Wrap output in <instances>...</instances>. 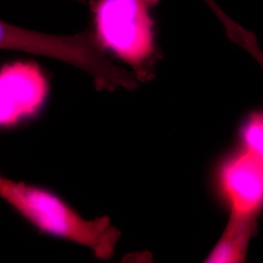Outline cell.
<instances>
[{
	"instance_id": "1",
	"label": "cell",
	"mask_w": 263,
	"mask_h": 263,
	"mask_svg": "<svg viewBox=\"0 0 263 263\" xmlns=\"http://www.w3.org/2000/svg\"><path fill=\"white\" fill-rule=\"evenodd\" d=\"M0 195L41 233L85 246L101 259L115 253L121 232L107 216L85 219L46 188L5 178L0 179Z\"/></svg>"
},
{
	"instance_id": "2",
	"label": "cell",
	"mask_w": 263,
	"mask_h": 263,
	"mask_svg": "<svg viewBox=\"0 0 263 263\" xmlns=\"http://www.w3.org/2000/svg\"><path fill=\"white\" fill-rule=\"evenodd\" d=\"M159 0H94L95 34L105 51L151 79L157 59L152 9Z\"/></svg>"
},
{
	"instance_id": "3",
	"label": "cell",
	"mask_w": 263,
	"mask_h": 263,
	"mask_svg": "<svg viewBox=\"0 0 263 263\" xmlns=\"http://www.w3.org/2000/svg\"><path fill=\"white\" fill-rule=\"evenodd\" d=\"M0 47L63 61L92 76L98 88L114 90L137 87V76L113 64L93 30L70 36H58L19 28L1 21Z\"/></svg>"
},
{
	"instance_id": "4",
	"label": "cell",
	"mask_w": 263,
	"mask_h": 263,
	"mask_svg": "<svg viewBox=\"0 0 263 263\" xmlns=\"http://www.w3.org/2000/svg\"><path fill=\"white\" fill-rule=\"evenodd\" d=\"M215 185L230 218L255 220L263 211V160L241 147L229 152L216 166Z\"/></svg>"
},
{
	"instance_id": "5",
	"label": "cell",
	"mask_w": 263,
	"mask_h": 263,
	"mask_svg": "<svg viewBox=\"0 0 263 263\" xmlns=\"http://www.w3.org/2000/svg\"><path fill=\"white\" fill-rule=\"evenodd\" d=\"M49 93L47 78L34 62H15L0 71V125L13 128L33 117Z\"/></svg>"
},
{
	"instance_id": "6",
	"label": "cell",
	"mask_w": 263,
	"mask_h": 263,
	"mask_svg": "<svg viewBox=\"0 0 263 263\" xmlns=\"http://www.w3.org/2000/svg\"><path fill=\"white\" fill-rule=\"evenodd\" d=\"M255 220L229 218L218 242L206 258L207 262H242L246 259L248 245L254 236Z\"/></svg>"
},
{
	"instance_id": "7",
	"label": "cell",
	"mask_w": 263,
	"mask_h": 263,
	"mask_svg": "<svg viewBox=\"0 0 263 263\" xmlns=\"http://www.w3.org/2000/svg\"><path fill=\"white\" fill-rule=\"evenodd\" d=\"M240 147L263 160V110L249 113L240 124Z\"/></svg>"
},
{
	"instance_id": "8",
	"label": "cell",
	"mask_w": 263,
	"mask_h": 263,
	"mask_svg": "<svg viewBox=\"0 0 263 263\" xmlns=\"http://www.w3.org/2000/svg\"><path fill=\"white\" fill-rule=\"evenodd\" d=\"M80 1H83L85 3H89V4L91 5V4H92V2H93L94 0H80Z\"/></svg>"
}]
</instances>
